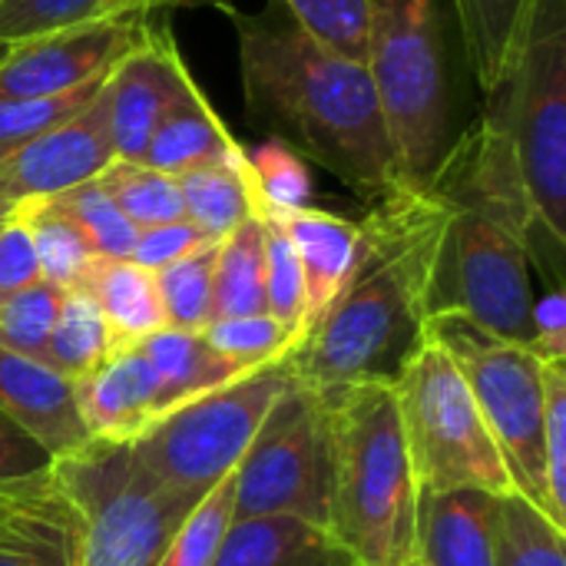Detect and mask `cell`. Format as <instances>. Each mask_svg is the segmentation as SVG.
Wrapping results in <instances>:
<instances>
[{
	"label": "cell",
	"mask_w": 566,
	"mask_h": 566,
	"mask_svg": "<svg viewBox=\"0 0 566 566\" xmlns=\"http://www.w3.org/2000/svg\"><path fill=\"white\" fill-rule=\"evenodd\" d=\"M448 212L428 189H398L371 202L352 279L289 355L302 385L328 391L398 381L428 338Z\"/></svg>",
	"instance_id": "1"
},
{
	"label": "cell",
	"mask_w": 566,
	"mask_h": 566,
	"mask_svg": "<svg viewBox=\"0 0 566 566\" xmlns=\"http://www.w3.org/2000/svg\"><path fill=\"white\" fill-rule=\"evenodd\" d=\"M226 13L235 23L245 106L255 119L368 202L405 189L361 60L315 43L275 0L259 13Z\"/></svg>",
	"instance_id": "2"
},
{
	"label": "cell",
	"mask_w": 566,
	"mask_h": 566,
	"mask_svg": "<svg viewBox=\"0 0 566 566\" xmlns=\"http://www.w3.org/2000/svg\"><path fill=\"white\" fill-rule=\"evenodd\" d=\"M318 395L328 428V531L358 566H405L421 491L395 388L365 381Z\"/></svg>",
	"instance_id": "3"
},
{
	"label": "cell",
	"mask_w": 566,
	"mask_h": 566,
	"mask_svg": "<svg viewBox=\"0 0 566 566\" xmlns=\"http://www.w3.org/2000/svg\"><path fill=\"white\" fill-rule=\"evenodd\" d=\"M365 70L405 189H424L451 149V53L441 0H375Z\"/></svg>",
	"instance_id": "4"
},
{
	"label": "cell",
	"mask_w": 566,
	"mask_h": 566,
	"mask_svg": "<svg viewBox=\"0 0 566 566\" xmlns=\"http://www.w3.org/2000/svg\"><path fill=\"white\" fill-rule=\"evenodd\" d=\"M50 484L80 514L76 566H156L166 541L199 501L149 478L126 441L90 438L53 464Z\"/></svg>",
	"instance_id": "5"
},
{
	"label": "cell",
	"mask_w": 566,
	"mask_h": 566,
	"mask_svg": "<svg viewBox=\"0 0 566 566\" xmlns=\"http://www.w3.org/2000/svg\"><path fill=\"white\" fill-rule=\"evenodd\" d=\"M391 388L421 494L488 491L501 497L514 491L464 375L431 335Z\"/></svg>",
	"instance_id": "6"
},
{
	"label": "cell",
	"mask_w": 566,
	"mask_h": 566,
	"mask_svg": "<svg viewBox=\"0 0 566 566\" xmlns=\"http://www.w3.org/2000/svg\"><path fill=\"white\" fill-rule=\"evenodd\" d=\"M292 378L289 358L252 368L229 385L153 418L136 438L126 441L129 454L159 484L202 497L239 468L269 408Z\"/></svg>",
	"instance_id": "7"
},
{
	"label": "cell",
	"mask_w": 566,
	"mask_h": 566,
	"mask_svg": "<svg viewBox=\"0 0 566 566\" xmlns=\"http://www.w3.org/2000/svg\"><path fill=\"white\" fill-rule=\"evenodd\" d=\"M501 116L534 219L566 242V0H541L511 80L488 96Z\"/></svg>",
	"instance_id": "8"
},
{
	"label": "cell",
	"mask_w": 566,
	"mask_h": 566,
	"mask_svg": "<svg viewBox=\"0 0 566 566\" xmlns=\"http://www.w3.org/2000/svg\"><path fill=\"white\" fill-rule=\"evenodd\" d=\"M428 335L464 375L517 494L547 514L544 484V361L458 312L428 318Z\"/></svg>",
	"instance_id": "9"
},
{
	"label": "cell",
	"mask_w": 566,
	"mask_h": 566,
	"mask_svg": "<svg viewBox=\"0 0 566 566\" xmlns=\"http://www.w3.org/2000/svg\"><path fill=\"white\" fill-rule=\"evenodd\" d=\"M431 282V315L458 312L474 325L531 345V255L521 235L478 209L448 206Z\"/></svg>",
	"instance_id": "10"
},
{
	"label": "cell",
	"mask_w": 566,
	"mask_h": 566,
	"mask_svg": "<svg viewBox=\"0 0 566 566\" xmlns=\"http://www.w3.org/2000/svg\"><path fill=\"white\" fill-rule=\"evenodd\" d=\"M232 478L235 517L292 514L328 527V428L322 395L292 378Z\"/></svg>",
	"instance_id": "11"
},
{
	"label": "cell",
	"mask_w": 566,
	"mask_h": 566,
	"mask_svg": "<svg viewBox=\"0 0 566 566\" xmlns=\"http://www.w3.org/2000/svg\"><path fill=\"white\" fill-rule=\"evenodd\" d=\"M149 20L153 17L96 20L10 46L0 60V99L63 96L106 80L143 40Z\"/></svg>",
	"instance_id": "12"
},
{
	"label": "cell",
	"mask_w": 566,
	"mask_h": 566,
	"mask_svg": "<svg viewBox=\"0 0 566 566\" xmlns=\"http://www.w3.org/2000/svg\"><path fill=\"white\" fill-rule=\"evenodd\" d=\"M192 83L172 33L149 20L143 40L109 70L99 90L116 159L139 163L156 126Z\"/></svg>",
	"instance_id": "13"
},
{
	"label": "cell",
	"mask_w": 566,
	"mask_h": 566,
	"mask_svg": "<svg viewBox=\"0 0 566 566\" xmlns=\"http://www.w3.org/2000/svg\"><path fill=\"white\" fill-rule=\"evenodd\" d=\"M116 159L106 129V106L96 93L80 113L40 133L0 163V189L20 206L27 199H50L73 186L93 182Z\"/></svg>",
	"instance_id": "14"
},
{
	"label": "cell",
	"mask_w": 566,
	"mask_h": 566,
	"mask_svg": "<svg viewBox=\"0 0 566 566\" xmlns=\"http://www.w3.org/2000/svg\"><path fill=\"white\" fill-rule=\"evenodd\" d=\"M0 411L36 438L56 461L90 441L76 411L73 381L50 365L7 348H0Z\"/></svg>",
	"instance_id": "15"
},
{
	"label": "cell",
	"mask_w": 566,
	"mask_h": 566,
	"mask_svg": "<svg viewBox=\"0 0 566 566\" xmlns=\"http://www.w3.org/2000/svg\"><path fill=\"white\" fill-rule=\"evenodd\" d=\"M80 421L96 441H129L159 415V388L139 348L109 352L73 381Z\"/></svg>",
	"instance_id": "16"
},
{
	"label": "cell",
	"mask_w": 566,
	"mask_h": 566,
	"mask_svg": "<svg viewBox=\"0 0 566 566\" xmlns=\"http://www.w3.org/2000/svg\"><path fill=\"white\" fill-rule=\"evenodd\" d=\"M497 497L488 491L418 494V566H494Z\"/></svg>",
	"instance_id": "17"
},
{
	"label": "cell",
	"mask_w": 566,
	"mask_h": 566,
	"mask_svg": "<svg viewBox=\"0 0 566 566\" xmlns=\"http://www.w3.org/2000/svg\"><path fill=\"white\" fill-rule=\"evenodd\" d=\"M302 265L305 279V332L325 315V308L338 298L345 282L355 272L361 252V222L342 219L325 209H295L285 216H272Z\"/></svg>",
	"instance_id": "18"
},
{
	"label": "cell",
	"mask_w": 566,
	"mask_h": 566,
	"mask_svg": "<svg viewBox=\"0 0 566 566\" xmlns=\"http://www.w3.org/2000/svg\"><path fill=\"white\" fill-rule=\"evenodd\" d=\"M216 566H358L345 544L315 521L272 514L232 517Z\"/></svg>",
	"instance_id": "19"
},
{
	"label": "cell",
	"mask_w": 566,
	"mask_h": 566,
	"mask_svg": "<svg viewBox=\"0 0 566 566\" xmlns=\"http://www.w3.org/2000/svg\"><path fill=\"white\" fill-rule=\"evenodd\" d=\"M464 40L468 66L484 90L494 96L514 73L521 50L531 33V20L541 0H451Z\"/></svg>",
	"instance_id": "20"
},
{
	"label": "cell",
	"mask_w": 566,
	"mask_h": 566,
	"mask_svg": "<svg viewBox=\"0 0 566 566\" xmlns=\"http://www.w3.org/2000/svg\"><path fill=\"white\" fill-rule=\"evenodd\" d=\"M242 153L245 146L229 133V126L212 109L206 93L192 83L179 96V103L163 116L139 163L169 176H182L199 166L229 163Z\"/></svg>",
	"instance_id": "21"
},
{
	"label": "cell",
	"mask_w": 566,
	"mask_h": 566,
	"mask_svg": "<svg viewBox=\"0 0 566 566\" xmlns=\"http://www.w3.org/2000/svg\"><path fill=\"white\" fill-rule=\"evenodd\" d=\"M103 312L113 352L136 348L153 332L166 328V315L156 292V275L133 259L93 255L76 282Z\"/></svg>",
	"instance_id": "22"
},
{
	"label": "cell",
	"mask_w": 566,
	"mask_h": 566,
	"mask_svg": "<svg viewBox=\"0 0 566 566\" xmlns=\"http://www.w3.org/2000/svg\"><path fill=\"white\" fill-rule=\"evenodd\" d=\"M80 514L50 484L0 521V566H76Z\"/></svg>",
	"instance_id": "23"
},
{
	"label": "cell",
	"mask_w": 566,
	"mask_h": 566,
	"mask_svg": "<svg viewBox=\"0 0 566 566\" xmlns=\"http://www.w3.org/2000/svg\"><path fill=\"white\" fill-rule=\"evenodd\" d=\"M136 348L143 352V358L149 361V368L156 375L159 415L245 375L235 361L219 355L202 332L159 328L149 338H143Z\"/></svg>",
	"instance_id": "24"
},
{
	"label": "cell",
	"mask_w": 566,
	"mask_h": 566,
	"mask_svg": "<svg viewBox=\"0 0 566 566\" xmlns=\"http://www.w3.org/2000/svg\"><path fill=\"white\" fill-rule=\"evenodd\" d=\"M176 179H179L186 219L212 242L226 239L249 216H259L255 192H252V182H249L245 153L229 159V163H212V166L189 169V172H182Z\"/></svg>",
	"instance_id": "25"
},
{
	"label": "cell",
	"mask_w": 566,
	"mask_h": 566,
	"mask_svg": "<svg viewBox=\"0 0 566 566\" xmlns=\"http://www.w3.org/2000/svg\"><path fill=\"white\" fill-rule=\"evenodd\" d=\"M265 312V222L249 216L216 249L212 322Z\"/></svg>",
	"instance_id": "26"
},
{
	"label": "cell",
	"mask_w": 566,
	"mask_h": 566,
	"mask_svg": "<svg viewBox=\"0 0 566 566\" xmlns=\"http://www.w3.org/2000/svg\"><path fill=\"white\" fill-rule=\"evenodd\" d=\"M109 352H113V342H109V328H106L99 305L80 285L63 289L43 365L76 381L80 375L93 371L103 358H109Z\"/></svg>",
	"instance_id": "27"
},
{
	"label": "cell",
	"mask_w": 566,
	"mask_h": 566,
	"mask_svg": "<svg viewBox=\"0 0 566 566\" xmlns=\"http://www.w3.org/2000/svg\"><path fill=\"white\" fill-rule=\"evenodd\" d=\"M494 566H566V531L517 491L497 497Z\"/></svg>",
	"instance_id": "28"
},
{
	"label": "cell",
	"mask_w": 566,
	"mask_h": 566,
	"mask_svg": "<svg viewBox=\"0 0 566 566\" xmlns=\"http://www.w3.org/2000/svg\"><path fill=\"white\" fill-rule=\"evenodd\" d=\"M96 182L106 189V196L116 202V209L136 226V232L149 229V226L186 219L179 179L169 176V172H159V169H153L146 163L113 159L96 176Z\"/></svg>",
	"instance_id": "29"
},
{
	"label": "cell",
	"mask_w": 566,
	"mask_h": 566,
	"mask_svg": "<svg viewBox=\"0 0 566 566\" xmlns=\"http://www.w3.org/2000/svg\"><path fill=\"white\" fill-rule=\"evenodd\" d=\"M232 517H235V478L226 474L189 507V514L166 541L156 566H216Z\"/></svg>",
	"instance_id": "30"
},
{
	"label": "cell",
	"mask_w": 566,
	"mask_h": 566,
	"mask_svg": "<svg viewBox=\"0 0 566 566\" xmlns=\"http://www.w3.org/2000/svg\"><path fill=\"white\" fill-rule=\"evenodd\" d=\"M13 212L30 229L33 249L40 259V279L53 282L56 289H73L83 269L90 265V259L96 255L90 242L83 239V232L63 212H56L46 199H27Z\"/></svg>",
	"instance_id": "31"
},
{
	"label": "cell",
	"mask_w": 566,
	"mask_h": 566,
	"mask_svg": "<svg viewBox=\"0 0 566 566\" xmlns=\"http://www.w3.org/2000/svg\"><path fill=\"white\" fill-rule=\"evenodd\" d=\"M245 166L259 216H285L312 206L315 186L308 163L285 139L275 136L255 149H245Z\"/></svg>",
	"instance_id": "32"
},
{
	"label": "cell",
	"mask_w": 566,
	"mask_h": 566,
	"mask_svg": "<svg viewBox=\"0 0 566 566\" xmlns=\"http://www.w3.org/2000/svg\"><path fill=\"white\" fill-rule=\"evenodd\" d=\"M219 242H206L202 249L182 255L179 262L153 272L159 305L166 315V328L202 332L212 322V269H216Z\"/></svg>",
	"instance_id": "33"
},
{
	"label": "cell",
	"mask_w": 566,
	"mask_h": 566,
	"mask_svg": "<svg viewBox=\"0 0 566 566\" xmlns=\"http://www.w3.org/2000/svg\"><path fill=\"white\" fill-rule=\"evenodd\" d=\"M315 43L365 63L375 0H275Z\"/></svg>",
	"instance_id": "34"
},
{
	"label": "cell",
	"mask_w": 566,
	"mask_h": 566,
	"mask_svg": "<svg viewBox=\"0 0 566 566\" xmlns=\"http://www.w3.org/2000/svg\"><path fill=\"white\" fill-rule=\"evenodd\" d=\"M56 212H63L90 242L96 255L106 259H129L136 242V226L116 209V202L106 196V189L93 179L83 186H73L60 196L46 199Z\"/></svg>",
	"instance_id": "35"
},
{
	"label": "cell",
	"mask_w": 566,
	"mask_h": 566,
	"mask_svg": "<svg viewBox=\"0 0 566 566\" xmlns=\"http://www.w3.org/2000/svg\"><path fill=\"white\" fill-rule=\"evenodd\" d=\"M209 345L235 361L242 371L262 368L269 361L289 358L292 348L302 342L292 328L275 322L272 315H239V318H216L202 328Z\"/></svg>",
	"instance_id": "36"
},
{
	"label": "cell",
	"mask_w": 566,
	"mask_h": 566,
	"mask_svg": "<svg viewBox=\"0 0 566 566\" xmlns=\"http://www.w3.org/2000/svg\"><path fill=\"white\" fill-rule=\"evenodd\" d=\"M63 289L40 279L0 302V348L43 361Z\"/></svg>",
	"instance_id": "37"
},
{
	"label": "cell",
	"mask_w": 566,
	"mask_h": 566,
	"mask_svg": "<svg viewBox=\"0 0 566 566\" xmlns=\"http://www.w3.org/2000/svg\"><path fill=\"white\" fill-rule=\"evenodd\" d=\"M265 222V315L292 328L298 338L305 335V279L298 255L285 235V229L262 216Z\"/></svg>",
	"instance_id": "38"
},
{
	"label": "cell",
	"mask_w": 566,
	"mask_h": 566,
	"mask_svg": "<svg viewBox=\"0 0 566 566\" xmlns=\"http://www.w3.org/2000/svg\"><path fill=\"white\" fill-rule=\"evenodd\" d=\"M544 484L547 517L566 531V361H544Z\"/></svg>",
	"instance_id": "39"
},
{
	"label": "cell",
	"mask_w": 566,
	"mask_h": 566,
	"mask_svg": "<svg viewBox=\"0 0 566 566\" xmlns=\"http://www.w3.org/2000/svg\"><path fill=\"white\" fill-rule=\"evenodd\" d=\"M103 0H0V43L17 46L70 27L96 23Z\"/></svg>",
	"instance_id": "40"
},
{
	"label": "cell",
	"mask_w": 566,
	"mask_h": 566,
	"mask_svg": "<svg viewBox=\"0 0 566 566\" xmlns=\"http://www.w3.org/2000/svg\"><path fill=\"white\" fill-rule=\"evenodd\" d=\"M106 80L90 83L76 93H63V96H40V99H0V163L17 153L20 146H27L30 139H36L40 133L53 129L56 123H63L66 116L80 113L86 103L96 99V93L103 90Z\"/></svg>",
	"instance_id": "41"
},
{
	"label": "cell",
	"mask_w": 566,
	"mask_h": 566,
	"mask_svg": "<svg viewBox=\"0 0 566 566\" xmlns=\"http://www.w3.org/2000/svg\"><path fill=\"white\" fill-rule=\"evenodd\" d=\"M56 458L0 411V491L33 494L53 478Z\"/></svg>",
	"instance_id": "42"
},
{
	"label": "cell",
	"mask_w": 566,
	"mask_h": 566,
	"mask_svg": "<svg viewBox=\"0 0 566 566\" xmlns=\"http://www.w3.org/2000/svg\"><path fill=\"white\" fill-rule=\"evenodd\" d=\"M206 242H212V239H206L189 219H176V222H163V226L139 229L129 259L136 265L149 269V272H159V269L179 262L182 255L202 249Z\"/></svg>",
	"instance_id": "43"
},
{
	"label": "cell",
	"mask_w": 566,
	"mask_h": 566,
	"mask_svg": "<svg viewBox=\"0 0 566 566\" xmlns=\"http://www.w3.org/2000/svg\"><path fill=\"white\" fill-rule=\"evenodd\" d=\"M40 282V259L30 239V229L17 212L0 222V302Z\"/></svg>",
	"instance_id": "44"
},
{
	"label": "cell",
	"mask_w": 566,
	"mask_h": 566,
	"mask_svg": "<svg viewBox=\"0 0 566 566\" xmlns=\"http://www.w3.org/2000/svg\"><path fill=\"white\" fill-rule=\"evenodd\" d=\"M541 361H566V292L564 285H547L531 305V345Z\"/></svg>",
	"instance_id": "45"
},
{
	"label": "cell",
	"mask_w": 566,
	"mask_h": 566,
	"mask_svg": "<svg viewBox=\"0 0 566 566\" xmlns=\"http://www.w3.org/2000/svg\"><path fill=\"white\" fill-rule=\"evenodd\" d=\"M179 7H232L229 0H103L99 20H123V17H156L159 10Z\"/></svg>",
	"instance_id": "46"
},
{
	"label": "cell",
	"mask_w": 566,
	"mask_h": 566,
	"mask_svg": "<svg viewBox=\"0 0 566 566\" xmlns=\"http://www.w3.org/2000/svg\"><path fill=\"white\" fill-rule=\"evenodd\" d=\"M46 488H50V484H46ZM33 494H36V491H33ZM27 497H30V494H13V491H0V521H3V517H7V514H10V511H13V507L20 504V501H27Z\"/></svg>",
	"instance_id": "47"
},
{
	"label": "cell",
	"mask_w": 566,
	"mask_h": 566,
	"mask_svg": "<svg viewBox=\"0 0 566 566\" xmlns=\"http://www.w3.org/2000/svg\"><path fill=\"white\" fill-rule=\"evenodd\" d=\"M13 209H17V202H13V199H10V196H7V192L0 189V222H3V219H7V216L13 212Z\"/></svg>",
	"instance_id": "48"
},
{
	"label": "cell",
	"mask_w": 566,
	"mask_h": 566,
	"mask_svg": "<svg viewBox=\"0 0 566 566\" xmlns=\"http://www.w3.org/2000/svg\"><path fill=\"white\" fill-rule=\"evenodd\" d=\"M7 50H10V46H3V43H0V60L7 56Z\"/></svg>",
	"instance_id": "49"
},
{
	"label": "cell",
	"mask_w": 566,
	"mask_h": 566,
	"mask_svg": "<svg viewBox=\"0 0 566 566\" xmlns=\"http://www.w3.org/2000/svg\"><path fill=\"white\" fill-rule=\"evenodd\" d=\"M405 566H418V560H408V564H405Z\"/></svg>",
	"instance_id": "50"
}]
</instances>
